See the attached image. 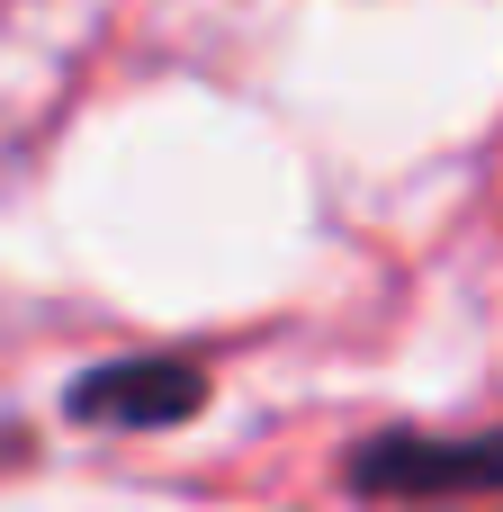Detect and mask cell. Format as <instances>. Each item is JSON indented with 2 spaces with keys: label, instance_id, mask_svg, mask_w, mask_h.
<instances>
[{
  "label": "cell",
  "instance_id": "1",
  "mask_svg": "<svg viewBox=\"0 0 503 512\" xmlns=\"http://www.w3.org/2000/svg\"><path fill=\"white\" fill-rule=\"evenodd\" d=\"M351 495H503V432H378L342 468Z\"/></svg>",
  "mask_w": 503,
  "mask_h": 512
},
{
  "label": "cell",
  "instance_id": "2",
  "mask_svg": "<svg viewBox=\"0 0 503 512\" xmlns=\"http://www.w3.org/2000/svg\"><path fill=\"white\" fill-rule=\"evenodd\" d=\"M207 405V369L180 351H135V360H99L90 378H72L63 414L90 432H171Z\"/></svg>",
  "mask_w": 503,
  "mask_h": 512
}]
</instances>
